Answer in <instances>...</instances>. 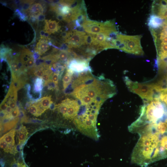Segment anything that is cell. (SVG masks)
Listing matches in <instances>:
<instances>
[{"instance_id":"1","label":"cell","mask_w":167,"mask_h":167,"mask_svg":"<svg viewBox=\"0 0 167 167\" xmlns=\"http://www.w3.org/2000/svg\"><path fill=\"white\" fill-rule=\"evenodd\" d=\"M137 133L139 138L131 155L132 163L142 167H146L164 159L160 146L162 134L153 126L142 129Z\"/></svg>"},{"instance_id":"2","label":"cell","mask_w":167,"mask_h":167,"mask_svg":"<svg viewBox=\"0 0 167 167\" xmlns=\"http://www.w3.org/2000/svg\"><path fill=\"white\" fill-rule=\"evenodd\" d=\"M138 118L128 126L129 131L134 133L138 129L149 124L158 123L167 117V106L158 96L150 101H143Z\"/></svg>"},{"instance_id":"3","label":"cell","mask_w":167,"mask_h":167,"mask_svg":"<svg viewBox=\"0 0 167 167\" xmlns=\"http://www.w3.org/2000/svg\"><path fill=\"white\" fill-rule=\"evenodd\" d=\"M124 82L129 90L138 95L143 101L152 100L158 95L155 90L153 83H141L133 81L127 76L123 78Z\"/></svg>"},{"instance_id":"4","label":"cell","mask_w":167,"mask_h":167,"mask_svg":"<svg viewBox=\"0 0 167 167\" xmlns=\"http://www.w3.org/2000/svg\"><path fill=\"white\" fill-rule=\"evenodd\" d=\"M142 37L141 35L130 36L118 34L117 38L121 43L117 49L129 54L142 55L144 52L141 44Z\"/></svg>"},{"instance_id":"5","label":"cell","mask_w":167,"mask_h":167,"mask_svg":"<svg viewBox=\"0 0 167 167\" xmlns=\"http://www.w3.org/2000/svg\"><path fill=\"white\" fill-rule=\"evenodd\" d=\"M82 26L86 32L92 34L104 33L109 36L111 33L117 32L113 20L100 22L87 19Z\"/></svg>"},{"instance_id":"6","label":"cell","mask_w":167,"mask_h":167,"mask_svg":"<svg viewBox=\"0 0 167 167\" xmlns=\"http://www.w3.org/2000/svg\"><path fill=\"white\" fill-rule=\"evenodd\" d=\"M67 69L74 73H79L86 71H91L89 67L88 61L86 59H73L68 64Z\"/></svg>"},{"instance_id":"7","label":"cell","mask_w":167,"mask_h":167,"mask_svg":"<svg viewBox=\"0 0 167 167\" xmlns=\"http://www.w3.org/2000/svg\"><path fill=\"white\" fill-rule=\"evenodd\" d=\"M72 31V34L64 41V43L68 44L70 49L77 48L83 45L84 37L86 34L84 32Z\"/></svg>"},{"instance_id":"8","label":"cell","mask_w":167,"mask_h":167,"mask_svg":"<svg viewBox=\"0 0 167 167\" xmlns=\"http://www.w3.org/2000/svg\"><path fill=\"white\" fill-rule=\"evenodd\" d=\"M79 108V105L77 101L69 99V107L65 117L66 118L72 119L77 115Z\"/></svg>"},{"instance_id":"9","label":"cell","mask_w":167,"mask_h":167,"mask_svg":"<svg viewBox=\"0 0 167 167\" xmlns=\"http://www.w3.org/2000/svg\"><path fill=\"white\" fill-rule=\"evenodd\" d=\"M163 22V19L158 15L152 14L148 18V24L150 29L155 30L161 27Z\"/></svg>"},{"instance_id":"10","label":"cell","mask_w":167,"mask_h":167,"mask_svg":"<svg viewBox=\"0 0 167 167\" xmlns=\"http://www.w3.org/2000/svg\"><path fill=\"white\" fill-rule=\"evenodd\" d=\"M45 24L44 30L50 34L57 32L61 28V26L58 24L59 22L51 19H45Z\"/></svg>"},{"instance_id":"11","label":"cell","mask_w":167,"mask_h":167,"mask_svg":"<svg viewBox=\"0 0 167 167\" xmlns=\"http://www.w3.org/2000/svg\"><path fill=\"white\" fill-rule=\"evenodd\" d=\"M48 41L45 38H40L36 45L35 52L40 55L45 53L49 49Z\"/></svg>"},{"instance_id":"12","label":"cell","mask_w":167,"mask_h":167,"mask_svg":"<svg viewBox=\"0 0 167 167\" xmlns=\"http://www.w3.org/2000/svg\"><path fill=\"white\" fill-rule=\"evenodd\" d=\"M44 8L41 3L35 2L31 5L28 14L29 16H33L37 17L40 14L43 13Z\"/></svg>"},{"instance_id":"13","label":"cell","mask_w":167,"mask_h":167,"mask_svg":"<svg viewBox=\"0 0 167 167\" xmlns=\"http://www.w3.org/2000/svg\"><path fill=\"white\" fill-rule=\"evenodd\" d=\"M109 36L104 33L95 34L94 41L92 45L102 46L107 40Z\"/></svg>"},{"instance_id":"14","label":"cell","mask_w":167,"mask_h":167,"mask_svg":"<svg viewBox=\"0 0 167 167\" xmlns=\"http://www.w3.org/2000/svg\"><path fill=\"white\" fill-rule=\"evenodd\" d=\"M40 107L44 111L49 108L52 103L51 96H46L40 99L37 102Z\"/></svg>"},{"instance_id":"15","label":"cell","mask_w":167,"mask_h":167,"mask_svg":"<svg viewBox=\"0 0 167 167\" xmlns=\"http://www.w3.org/2000/svg\"><path fill=\"white\" fill-rule=\"evenodd\" d=\"M156 50L157 60L167 58V44H160Z\"/></svg>"},{"instance_id":"16","label":"cell","mask_w":167,"mask_h":167,"mask_svg":"<svg viewBox=\"0 0 167 167\" xmlns=\"http://www.w3.org/2000/svg\"><path fill=\"white\" fill-rule=\"evenodd\" d=\"M29 112L34 116L38 117L45 111L39 106L37 102L33 103L28 107Z\"/></svg>"},{"instance_id":"17","label":"cell","mask_w":167,"mask_h":167,"mask_svg":"<svg viewBox=\"0 0 167 167\" xmlns=\"http://www.w3.org/2000/svg\"><path fill=\"white\" fill-rule=\"evenodd\" d=\"M15 130L13 129L4 135L1 138L5 141L10 146H13L15 144Z\"/></svg>"},{"instance_id":"18","label":"cell","mask_w":167,"mask_h":167,"mask_svg":"<svg viewBox=\"0 0 167 167\" xmlns=\"http://www.w3.org/2000/svg\"><path fill=\"white\" fill-rule=\"evenodd\" d=\"M33 0H24L20 1L19 8L22 11L26 14H28L31 5L34 3Z\"/></svg>"},{"instance_id":"19","label":"cell","mask_w":167,"mask_h":167,"mask_svg":"<svg viewBox=\"0 0 167 167\" xmlns=\"http://www.w3.org/2000/svg\"><path fill=\"white\" fill-rule=\"evenodd\" d=\"M70 99H67L62 101L57 106L58 111L64 117L66 116L69 107V102Z\"/></svg>"},{"instance_id":"20","label":"cell","mask_w":167,"mask_h":167,"mask_svg":"<svg viewBox=\"0 0 167 167\" xmlns=\"http://www.w3.org/2000/svg\"><path fill=\"white\" fill-rule=\"evenodd\" d=\"M73 73L68 69H67L66 72L62 79L63 85L64 89H66L70 84Z\"/></svg>"},{"instance_id":"21","label":"cell","mask_w":167,"mask_h":167,"mask_svg":"<svg viewBox=\"0 0 167 167\" xmlns=\"http://www.w3.org/2000/svg\"><path fill=\"white\" fill-rule=\"evenodd\" d=\"M157 15L162 19H167V6L160 3L157 8Z\"/></svg>"},{"instance_id":"22","label":"cell","mask_w":167,"mask_h":167,"mask_svg":"<svg viewBox=\"0 0 167 167\" xmlns=\"http://www.w3.org/2000/svg\"><path fill=\"white\" fill-rule=\"evenodd\" d=\"M43 80L42 78L37 77L35 80L34 84L33 90L35 92H40L43 87Z\"/></svg>"},{"instance_id":"23","label":"cell","mask_w":167,"mask_h":167,"mask_svg":"<svg viewBox=\"0 0 167 167\" xmlns=\"http://www.w3.org/2000/svg\"><path fill=\"white\" fill-rule=\"evenodd\" d=\"M28 134V133L25 127L24 126H22L19 131L18 138L19 144H20L22 142L25 140Z\"/></svg>"},{"instance_id":"24","label":"cell","mask_w":167,"mask_h":167,"mask_svg":"<svg viewBox=\"0 0 167 167\" xmlns=\"http://www.w3.org/2000/svg\"><path fill=\"white\" fill-rule=\"evenodd\" d=\"M69 54V53L67 51L59 50L58 53L56 54L58 60L59 59L63 62L67 61L68 64L70 61L68 59Z\"/></svg>"},{"instance_id":"25","label":"cell","mask_w":167,"mask_h":167,"mask_svg":"<svg viewBox=\"0 0 167 167\" xmlns=\"http://www.w3.org/2000/svg\"><path fill=\"white\" fill-rule=\"evenodd\" d=\"M95 35L90 34H86L84 37L83 45H92L94 41Z\"/></svg>"},{"instance_id":"26","label":"cell","mask_w":167,"mask_h":167,"mask_svg":"<svg viewBox=\"0 0 167 167\" xmlns=\"http://www.w3.org/2000/svg\"><path fill=\"white\" fill-rule=\"evenodd\" d=\"M15 14L18 17L20 20L24 21L28 19V16L27 14L20 11L19 9H16L15 11Z\"/></svg>"},{"instance_id":"27","label":"cell","mask_w":167,"mask_h":167,"mask_svg":"<svg viewBox=\"0 0 167 167\" xmlns=\"http://www.w3.org/2000/svg\"><path fill=\"white\" fill-rule=\"evenodd\" d=\"M156 63L158 68L159 72L167 73V62Z\"/></svg>"},{"instance_id":"28","label":"cell","mask_w":167,"mask_h":167,"mask_svg":"<svg viewBox=\"0 0 167 167\" xmlns=\"http://www.w3.org/2000/svg\"><path fill=\"white\" fill-rule=\"evenodd\" d=\"M158 97L160 100L167 106V91L160 93Z\"/></svg>"},{"instance_id":"29","label":"cell","mask_w":167,"mask_h":167,"mask_svg":"<svg viewBox=\"0 0 167 167\" xmlns=\"http://www.w3.org/2000/svg\"><path fill=\"white\" fill-rule=\"evenodd\" d=\"M71 11V9L68 6H62L60 14L64 16L69 14Z\"/></svg>"},{"instance_id":"30","label":"cell","mask_w":167,"mask_h":167,"mask_svg":"<svg viewBox=\"0 0 167 167\" xmlns=\"http://www.w3.org/2000/svg\"><path fill=\"white\" fill-rule=\"evenodd\" d=\"M59 74V72L56 71L54 73L52 76L53 82L56 87H57L58 85V76Z\"/></svg>"},{"instance_id":"31","label":"cell","mask_w":167,"mask_h":167,"mask_svg":"<svg viewBox=\"0 0 167 167\" xmlns=\"http://www.w3.org/2000/svg\"><path fill=\"white\" fill-rule=\"evenodd\" d=\"M10 114L13 118H15L18 116L20 114L18 107L17 106L15 109L13 110Z\"/></svg>"},{"instance_id":"32","label":"cell","mask_w":167,"mask_h":167,"mask_svg":"<svg viewBox=\"0 0 167 167\" xmlns=\"http://www.w3.org/2000/svg\"><path fill=\"white\" fill-rule=\"evenodd\" d=\"M162 29L161 32H162L166 36H167V19H166L164 21L163 25L161 26Z\"/></svg>"},{"instance_id":"33","label":"cell","mask_w":167,"mask_h":167,"mask_svg":"<svg viewBox=\"0 0 167 167\" xmlns=\"http://www.w3.org/2000/svg\"><path fill=\"white\" fill-rule=\"evenodd\" d=\"M97 115L90 113L87 115V117L88 119L92 120L95 123H96V120Z\"/></svg>"},{"instance_id":"34","label":"cell","mask_w":167,"mask_h":167,"mask_svg":"<svg viewBox=\"0 0 167 167\" xmlns=\"http://www.w3.org/2000/svg\"><path fill=\"white\" fill-rule=\"evenodd\" d=\"M8 106L5 102L3 101L0 105V109L1 111H5Z\"/></svg>"},{"instance_id":"35","label":"cell","mask_w":167,"mask_h":167,"mask_svg":"<svg viewBox=\"0 0 167 167\" xmlns=\"http://www.w3.org/2000/svg\"><path fill=\"white\" fill-rule=\"evenodd\" d=\"M37 20L39 21H43L45 20V15L43 13H42L39 15L37 17Z\"/></svg>"},{"instance_id":"36","label":"cell","mask_w":167,"mask_h":167,"mask_svg":"<svg viewBox=\"0 0 167 167\" xmlns=\"http://www.w3.org/2000/svg\"><path fill=\"white\" fill-rule=\"evenodd\" d=\"M56 14V18L59 21H64L65 18L63 15L60 13H57Z\"/></svg>"},{"instance_id":"37","label":"cell","mask_w":167,"mask_h":167,"mask_svg":"<svg viewBox=\"0 0 167 167\" xmlns=\"http://www.w3.org/2000/svg\"><path fill=\"white\" fill-rule=\"evenodd\" d=\"M45 33V31L43 30H41L40 32V38H44V36Z\"/></svg>"},{"instance_id":"38","label":"cell","mask_w":167,"mask_h":167,"mask_svg":"<svg viewBox=\"0 0 167 167\" xmlns=\"http://www.w3.org/2000/svg\"><path fill=\"white\" fill-rule=\"evenodd\" d=\"M162 2L164 3V4H163L161 2V3L162 4L167 6V0H164Z\"/></svg>"},{"instance_id":"39","label":"cell","mask_w":167,"mask_h":167,"mask_svg":"<svg viewBox=\"0 0 167 167\" xmlns=\"http://www.w3.org/2000/svg\"><path fill=\"white\" fill-rule=\"evenodd\" d=\"M165 122L167 123V118L165 120Z\"/></svg>"},{"instance_id":"40","label":"cell","mask_w":167,"mask_h":167,"mask_svg":"<svg viewBox=\"0 0 167 167\" xmlns=\"http://www.w3.org/2000/svg\"><path fill=\"white\" fill-rule=\"evenodd\" d=\"M166 131L167 132V131Z\"/></svg>"}]
</instances>
